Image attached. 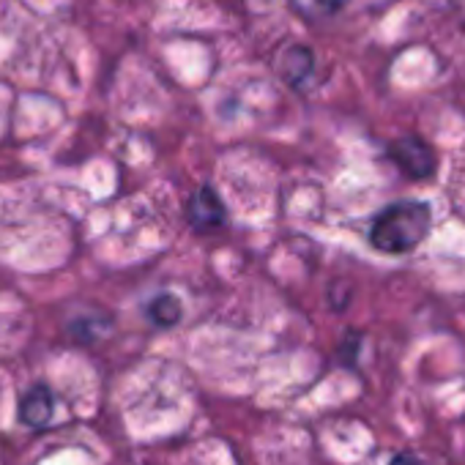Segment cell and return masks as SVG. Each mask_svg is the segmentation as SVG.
Wrapping results in <instances>:
<instances>
[{
  "label": "cell",
  "mask_w": 465,
  "mask_h": 465,
  "mask_svg": "<svg viewBox=\"0 0 465 465\" xmlns=\"http://www.w3.org/2000/svg\"><path fill=\"white\" fill-rule=\"evenodd\" d=\"M277 72H280V77L288 85L302 88L312 77V72H315V55H312V50L304 47V45L285 47L280 53V58H277Z\"/></svg>",
  "instance_id": "cell-4"
},
{
  "label": "cell",
  "mask_w": 465,
  "mask_h": 465,
  "mask_svg": "<svg viewBox=\"0 0 465 465\" xmlns=\"http://www.w3.org/2000/svg\"><path fill=\"white\" fill-rule=\"evenodd\" d=\"M293 4V9L304 17V20H310V23H323V20H331V17H337L351 0H291Z\"/></svg>",
  "instance_id": "cell-7"
},
{
  "label": "cell",
  "mask_w": 465,
  "mask_h": 465,
  "mask_svg": "<svg viewBox=\"0 0 465 465\" xmlns=\"http://www.w3.org/2000/svg\"><path fill=\"white\" fill-rule=\"evenodd\" d=\"M148 318H151V323H156L162 329L175 326L183 318V304L173 293H159L148 302Z\"/></svg>",
  "instance_id": "cell-6"
},
{
  "label": "cell",
  "mask_w": 465,
  "mask_h": 465,
  "mask_svg": "<svg viewBox=\"0 0 465 465\" xmlns=\"http://www.w3.org/2000/svg\"><path fill=\"white\" fill-rule=\"evenodd\" d=\"M189 222L200 232L219 230L227 222V208L222 205V200L216 197L213 189L203 186V189H197L192 194V200H189Z\"/></svg>",
  "instance_id": "cell-3"
},
{
  "label": "cell",
  "mask_w": 465,
  "mask_h": 465,
  "mask_svg": "<svg viewBox=\"0 0 465 465\" xmlns=\"http://www.w3.org/2000/svg\"><path fill=\"white\" fill-rule=\"evenodd\" d=\"M53 413H55V397L50 391L47 383H36L31 386L23 400H20V419L34 427V430H42L53 421Z\"/></svg>",
  "instance_id": "cell-5"
},
{
  "label": "cell",
  "mask_w": 465,
  "mask_h": 465,
  "mask_svg": "<svg viewBox=\"0 0 465 465\" xmlns=\"http://www.w3.org/2000/svg\"><path fill=\"white\" fill-rule=\"evenodd\" d=\"M389 465H424L413 451H400V454H394L391 457V462Z\"/></svg>",
  "instance_id": "cell-9"
},
{
  "label": "cell",
  "mask_w": 465,
  "mask_h": 465,
  "mask_svg": "<svg viewBox=\"0 0 465 465\" xmlns=\"http://www.w3.org/2000/svg\"><path fill=\"white\" fill-rule=\"evenodd\" d=\"M359 348H361V334H359V331H351V334L345 337L342 348H340V356H342L345 367H353V364H356Z\"/></svg>",
  "instance_id": "cell-8"
},
{
  "label": "cell",
  "mask_w": 465,
  "mask_h": 465,
  "mask_svg": "<svg viewBox=\"0 0 465 465\" xmlns=\"http://www.w3.org/2000/svg\"><path fill=\"white\" fill-rule=\"evenodd\" d=\"M386 159L408 178V181H430L438 170V153L435 148L416 137V134H405L397 137L386 145Z\"/></svg>",
  "instance_id": "cell-2"
},
{
  "label": "cell",
  "mask_w": 465,
  "mask_h": 465,
  "mask_svg": "<svg viewBox=\"0 0 465 465\" xmlns=\"http://www.w3.org/2000/svg\"><path fill=\"white\" fill-rule=\"evenodd\" d=\"M432 230V205L424 200H394L370 224V247L383 255H408Z\"/></svg>",
  "instance_id": "cell-1"
}]
</instances>
